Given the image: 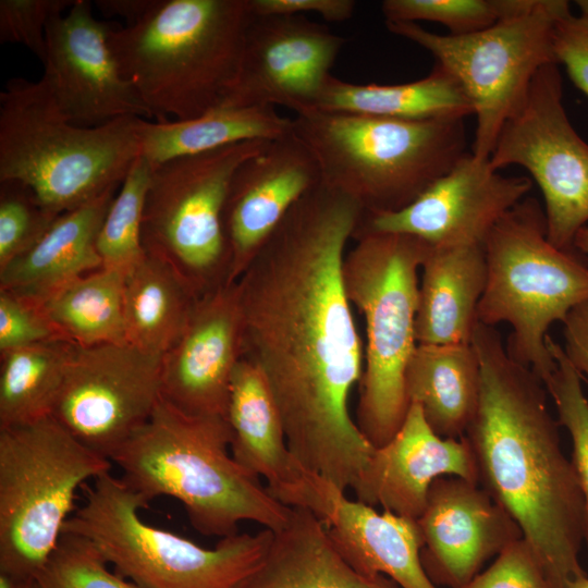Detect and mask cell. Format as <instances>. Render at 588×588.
Listing matches in <instances>:
<instances>
[{
  "mask_svg": "<svg viewBox=\"0 0 588 588\" xmlns=\"http://www.w3.org/2000/svg\"><path fill=\"white\" fill-rule=\"evenodd\" d=\"M293 119L272 107H218L198 118L163 122L143 119L138 127L140 157L156 167L246 140H270L292 132Z\"/></svg>",
  "mask_w": 588,
  "mask_h": 588,
  "instance_id": "cell-28",
  "label": "cell"
},
{
  "mask_svg": "<svg viewBox=\"0 0 588 588\" xmlns=\"http://www.w3.org/2000/svg\"><path fill=\"white\" fill-rule=\"evenodd\" d=\"M73 346L58 340L1 353L0 429L51 416Z\"/></svg>",
  "mask_w": 588,
  "mask_h": 588,
  "instance_id": "cell-32",
  "label": "cell"
},
{
  "mask_svg": "<svg viewBox=\"0 0 588 588\" xmlns=\"http://www.w3.org/2000/svg\"><path fill=\"white\" fill-rule=\"evenodd\" d=\"M143 119L95 127L62 113L44 81L13 77L0 93V180H17L61 215L119 187L140 155Z\"/></svg>",
  "mask_w": 588,
  "mask_h": 588,
  "instance_id": "cell-5",
  "label": "cell"
},
{
  "mask_svg": "<svg viewBox=\"0 0 588 588\" xmlns=\"http://www.w3.org/2000/svg\"><path fill=\"white\" fill-rule=\"evenodd\" d=\"M230 445L226 418L187 414L161 395L148 420L110 461L147 503L163 495L180 501L203 535L233 536L242 522L280 530L291 507L233 458Z\"/></svg>",
  "mask_w": 588,
  "mask_h": 588,
  "instance_id": "cell-3",
  "label": "cell"
},
{
  "mask_svg": "<svg viewBox=\"0 0 588 588\" xmlns=\"http://www.w3.org/2000/svg\"><path fill=\"white\" fill-rule=\"evenodd\" d=\"M22 584L11 575L0 572V588H21Z\"/></svg>",
  "mask_w": 588,
  "mask_h": 588,
  "instance_id": "cell-46",
  "label": "cell"
},
{
  "mask_svg": "<svg viewBox=\"0 0 588 588\" xmlns=\"http://www.w3.org/2000/svg\"><path fill=\"white\" fill-rule=\"evenodd\" d=\"M108 561L88 538L63 532L34 580L39 588H139L108 568Z\"/></svg>",
  "mask_w": 588,
  "mask_h": 588,
  "instance_id": "cell-36",
  "label": "cell"
},
{
  "mask_svg": "<svg viewBox=\"0 0 588 588\" xmlns=\"http://www.w3.org/2000/svg\"><path fill=\"white\" fill-rule=\"evenodd\" d=\"M196 298L173 267L145 250L124 273L125 342L164 355L181 336Z\"/></svg>",
  "mask_w": 588,
  "mask_h": 588,
  "instance_id": "cell-29",
  "label": "cell"
},
{
  "mask_svg": "<svg viewBox=\"0 0 588 588\" xmlns=\"http://www.w3.org/2000/svg\"><path fill=\"white\" fill-rule=\"evenodd\" d=\"M124 272L100 268L38 303L60 336L79 346L124 343Z\"/></svg>",
  "mask_w": 588,
  "mask_h": 588,
  "instance_id": "cell-31",
  "label": "cell"
},
{
  "mask_svg": "<svg viewBox=\"0 0 588 588\" xmlns=\"http://www.w3.org/2000/svg\"><path fill=\"white\" fill-rule=\"evenodd\" d=\"M483 249L487 281L477 321L509 323V356L546 383L555 368L546 343L548 330L588 301V265L579 252L559 249L548 241L544 210L530 196L494 224Z\"/></svg>",
  "mask_w": 588,
  "mask_h": 588,
  "instance_id": "cell-8",
  "label": "cell"
},
{
  "mask_svg": "<svg viewBox=\"0 0 588 588\" xmlns=\"http://www.w3.org/2000/svg\"><path fill=\"white\" fill-rule=\"evenodd\" d=\"M345 38L305 15H254L236 77L220 107L315 111Z\"/></svg>",
  "mask_w": 588,
  "mask_h": 588,
  "instance_id": "cell-15",
  "label": "cell"
},
{
  "mask_svg": "<svg viewBox=\"0 0 588 588\" xmlns=\"http://www.w3.org/2000/svg\"><path fill=\"white\" fill-rule=\"evenodd\" d=\"M52 416L0 429V572L34 579L56 549L78 488L110 471Z\"/></svg>",
  "mask_w": 588,
  "mask_h": 588,
  "instance_id": "cell-10",
  "label": "cell"
},
{
  "mask_svg": "<svg viewBox=\"0 0 588 588\" xmlns=\"http://www.w3.org/2000/svg\"><path fill=\"white\" fill-rule=\"evenodd\" d=\"M443 476L479 483L471 446L465 436L453 439L434 433L419 406L412 403L397 432L375 448L351 490L364 504L416 520L431 485Z\"/></svg>",
  "mask_w": 588,
  "mask_h": 588,
  "instance_id": "cell-22",
  "label": "cell"
},
{
  "mask_svg": "<svg viewBox=\"0 0 588 588\" xmlns=\"http://www.w3.org/2000/svg\"><path fill=\"white\" fill-rule=\"evenodd\" d=\"M267 142H240L151 168L143 246L173 267L196 297L226 284L230 247L223 213L230 183Z\"/></svg>",
  "mask_w": 588,
  "mask_h": 588,
  "instance_id": "cell-11",
  "label": "cell"
},
{
  "mask_svg": "<svg viewBox=\"0 0 588 588\" xmlns=\"http://www.w3.org/2000/svg\"><path fill=\"white\" fill-rule=\"evenodd\" d=\"M558 65L548 63L536 73L489 161L497 171L517 164L530 173L543 196L548 241L575 252V236L588 222V144L564 109Z\"/></svg>",
  "mask_w": 588,
  "mask_h": 588,
  "instance_id": "cell-13",
  "label": "cell"
},
{
  "mask_svg": "<svg viewBox=\"0 0 588 588\" xmlns=\"http://www.w3.org/2000/svg\"><path fill=\"white\" fill-rule=\"evenodd\" d=\"M158 0H97L96 5L107 16H120L133 25L156 7Z\"/></svg>",
  "mask_w": 588,
  "mask_h": 588,
  "instance_id": "cell-44",
  "label": "cell"
},
{
  "mask_svg": "<svg viewBox=\"0 0 588 588\" xmlns=\"http://www.w3.org/2000/svg\"><path fill=\"white\" fill-rule=\"evenodd\" d=\"M275 499L316 515L339 552L358 572L385 576L400 588H438L421 562L416 520L351 500L332 482L305 468Z\"/></svg>",
  "mask_w": 588,
  "mask_h": 588,
  "instance_id": "cell-18",
  "label": "cell"
},
{
  "mask_svg": "<svg viewBox=\"0 0 588 588\" xmlns=\"http://www.w3.org/2000/svg\"><path fill=\"white\" fill-rule=\"evenodd\" d=\"M147 502L110 471L86 488L63 532L91 540L115 573L139 588H241L262 562L273 531L221 538L208 549L139 516Z\"/></svg>",
  "mask_w": 588,
  "mask_h": 588,
  "instance_id": "cell-9",
  "label": "cell"
},
{
  "mask_svg": "<svg viewBox=\"0 0 588 588\" xmlns=\"http://www.w3.org/2000/svg\"><path fill=\"white\" fill-rule=\"evenodd\" d=\"M151 167L138 157L119 187L102 222L97 252L102 267L126 272L145 255L142 226Z\"/></svg>",
  "mask_w": 588,
  "mask_h": 588,
  "instance_id": "cell-33",
  "label": "cell"
},
{
  "mask_svg": "<svg viewBox=\"0 0 588 588\" xmlns=\"http://www.w3.org/2000/svg\"><path fill=\"white\" fill-rule=\"evenodd\" d=\"M21 588H39L34 579L27 580L22 584Z\"/></svg>",
  "mask_w": 588,
  "mask_h": 588,
  "instance_id": "cell-49",
  "label": "cell"
},
{
  "mask_svg": "<svg viewBox=\"0 0 588 588\" xmlns=\"http://www.w3.org/2000/svg\"><path fill=\"white\" fill-rule=\"evenodd\" d=\"M252 17L249 0H158L139 22L111 28L108 44L156 121L189 120L224 101Z\"/></svg>",
  "mask_w": 588,
  "mask_h": 588,
  "instance_id": "cell-4",
  "label": "cell"
},
{
  "mask_svg": "<svg viewBox=\"0 0 588 588\" xmlns=\"http://www.w3.org/2000/svg\"><path fill=\"white\" fill-rule=\"evenodd\" d=\"M75 0H1L0 42L19 44L42 63L46 59V27L52 16L69 10Z\"/></svg>",
  "mask_w": 588,
  "mask_h": 588,
  "instance_id": "cell-38",
  "label": "cell"
},
{
  "mask_svg": "<svg viewBox=\"0 0 588 588\" xmlns=\"http://www.w3.org/2000/svg\"><path fill=\"white\" fill-rule=\"evenodd\" d=\"M481 383L473 344H417L405 371L409 404L442 438L465 436L477 411Z\"/></svg>",
  "mask_w": 588,
  "mask_h": 588,
  "instance_id": "cell-27",
  "label": "cell"
},
{
  "mask_svg": "<svg viewBox=\"0 0 588 588\" xmlns=\"http://www.w3.org/2000/svg\"><path fill=\"white\" fill-rule=\"evenodd\" d=\"M119 187L59 215L35 245L0 269V289L38 304L100 269L97 238Z\"/></svg>",
  "mask_w": 588,
  "mask_h": 588,
  "instance_id": "cell-23",
  "label": "cell"
},
{
  "mask_svg": "<svg viewBox=\"0 0 588 588\" xmlns=\"http://www.w3.org/2000/svg\"><path fill=\"white\" fill-rule=\"evenodd\" d=\"M552 50L573 84L588 96V17L571 12L558 19L552 32Z\"/></svg>",
  "mask_w": 588,
  "mask_h": 588,
  "instance_id": "cell-41",
  "label": "cell"
},
{
  "mask_svg": "<svg viewBox=\"0 0 588 588\" xmlns=\"http://www.w3.org/2000/svg\"><path fill=\"white\" fill-rule=\"evenodd\" d=\"M249 4L258 16L315 13L332 23L350 20L356 8L353 0H249Z\"/></svg>",
  "mask_w": 588,
  "mask_h": 588,
  "instance_id": "cell-42",
  "label": "cell"
},
{
  "mask_svg": "<svg viewBox=\"0 0 588 588\" xmlns=\"http://www.w3.org/2000/svg\"><path fill=\"white\" fill-rule=\"evenodd\" d=\"M420 269L417 344H470L487 281L483 245H428Z\"/></svg>",
  "mask_w": 588,
  "mask_h": 588,
  "instance_id": "cell-24",
  "label": "cell"
},
{
  "mask_svg": "<svg viewBox=\"0 0 588 588\" xmlns=\"http://www.w3.org/2000/svg\"><path fill=\"white\" fill-rule=\"evenodd\" d=\"M531 186V179L502 175L489 160L468 152L408 206L365 213L354 236L400 233L429 246L483 245L494 224Z\"/></svg>",
  "mask_w": 588,
  "mask_h": 588,
  "instance_id": "cell-17",
  "label": "cell"
},
{
  "mask_svg": "<svg viewBox=\"0 0 588 588\" xmlns=\"http://www.w3.org/2000/svg\"><path fill=\"white\" fill-rule=\"evenodd\" d=\"M461 588H552L536 552L525 538L507 544L493 563Z\"/></svg>",
  "mask_w": 588,
  "mask_h": 588,
  "instance_id": "cell-39",
  "label": "cell"
},
{
  "mask_svg": "<svg viewBox=\"0 0 588 588\" xmlns=\"http://www.w3.org/2000/svg\"><path fill=\"white\" fill-rule=\"evenodd\" d=\"M354 237L356 245L343 261V282L366 334L355 421L379 448L397 432L409 408L405 371L417 345L418 271L428 244L400 233Z\"/></svg>",
  "mask_w": 588,
  "mask_h": 588,
  "instance_id": "cell-7",
  "label": "cell"
},
{
  "mask_svg": "<svg viewBox=\"0 0 588 588\" xmlns=\"http://www.w3.org/2000/svg\"><path fill=\"white\" fill-rule=\"evenodd\" d=\"M421 562L437 585L461 588L507 544L523 538L512 516L479 485L443 476L416 519Z\"/></svg>",
  "mask_w": 588,
  "mask_h": 588,
  "instance_id": "cell-20",
  "label": "cell"
},
{
  "mask_svg": "<svg viewBox=\"0 0 588 588\" xmlns=\"http://www.w3.org/2000/svg\"><path fill=\"white\" fill-rule=\"evenodd\" d=\"M315 111L403 120L474 114L460 83L437 63L428 76L394 85L356 84L332 76Z\"/></svg>",
  "mask_w": 588,
  "mask_h": 588,
  "instance_id": "cell-30",
  "label": "cell"
},
{
  "mask_svg": "<svg viewBox=\"0 0 588 588\" xmlns=\"http://www.w3.org/2000/svg\"><path fill=\"white\" fill-rule=\"evenodd\" d=\"M574 247L581 255L588 256V225L581 228L576 234Z\"/></svg>",
  "mask_w": 588,
  "mask_h": 588,
  "instance_id": "cell-45",
  "label": "cell"
},
{
  "mask_svg": "<svg viewBox=\"0 0 588 588\" xmlns=\"http://www.w3.org/2000/svg\"><path fill=\"white\" fill-rule=\"evenodd\" d=\"M362 206L322 182L289 211L235 282L244 354L262 373L289 449L346 492L375 448L350 412L364 350L343 282Z\"/></svg>",
  "mask_w": 588,
  "mask_h": 588,
  "instance_id": "cell-1",
  "label": "cell"
},
{
  "mask_svg": "<svg viewBox=\"0 0 588 588\" xmlns=\"http://www.w3.org/2000/svg\"><path fill=\"white\" fill-rule=\"evenodd\" d=\"M58 340L37 303L0 289V353Z\"/></svg>",
  "mask_w": 588,
  "mask_h": 588,
  "instance_id": "cell-40",
  "label": "cell"
},
{
  "mask_svg": "<svg viewBox=\"0 0 588 588\" xmlns=\"http://www.w3.org/2000/svg\"><path fill=\"white\" fill-rule=\"evenodd\" d=\"M536 4L537 0H384L381 11L385 22L428 21L462 36L526 13Z\"/></svg>",
  "mask_w": 588,
  "mask_h": 588,
  "instance_id": "cell-34",
  "label": "cell"
},
{
  "mask_svg": "<svg viewBox=\"0 0 588 588\" xmlns=\"http://www.w3.org/2000/svg\"><path fill=\"white\" fill-rule=\"evenodd\" d=\"M320 183L319 164L293 128L237 168L223 213L230 247L226 284L241 278L289 211Z\"/></svg>",
  "mask_w": 588,
  "mask_h": 588,
  "instance_id": "cell-19",
  "label": "cell"
},
{
  "mask_svg": "<svg viewBox=\"0 0 588 588\" xmlns=\"http://www.w3.org/2000/svg\"><path fill=\"white\" fill-rule=\"evenodd\" d=\"M566 588H588V576L587 574L573 580Z\"/></svg>",
  "mask_w": 588,
  "mask_h": 588,
  "instance_id": "cell-47",
  "label": "cell"
},
{
  "mask_svg": "<svg viewBox=\"0 0 588 588\" xmlns=\"http://www.w3.org/2000/svg\"><path fill=\"white\" fill-rule=\"evenodd\" d=\"M576 4L580 10V15L588 17V0L576 1Z\"/></svg>",
  "mask_w": 588,
  "mask_h": 588,
  "instance_id": "cell-48",
  "label": "cell"
},
{
  "mask_svg": "<svg viewBox=\"0 0 588 588\" xmlns=\"http://www.w3.org/2000/svg\"><path fill=\"white\" fill-rule=\"evenodd\" d=\"M241 588H400L385 576H368L339 552L324 524L311 512L291 507L274 531L258 568Z\"/></svg>",
  "mask_w": 588,
  "mask_h": 588,
  "instance_id": "cell-25",
  "label": "cell"
},
{
  "mask_svg": "<svg viewBox=\"0 0 588 588\" xmlns=\"http://www.w3.org/2000/svg\"><path fill=\"white\" fill-rule=\"evenodd\" d=\"M547 346L555 362L550 379L544 383L558 413V421L572 440L574 466L585 506V542L588 549V400L580 376L568 362L563 347L550 335Z\"/></svg>",
  "mask_w": 588,
  "mask_h": 588,
  "instance_id": "cell-35",
  "label": "cell"
},
{
  "mask_svg": "<svg viewBox=\"0 0 588 588\" xmlns=\"http://www.w3.org/2000/svg\"><path fill=\"white\" fill-rule=\"evenodd\" d=\"M564 353L579 376L588 382V301L573 307L564 320Z\"/></svg>",
  "mask_w": 588,
  "mask_h": 588,
  "instance_id": "cell-43",
  "label": "cell"
},
{
  "mask_svg": "<svg viewBox=\"0 0 588 588\" xmlns=\"http://www.w3.org/2000/svg\"><path fill=\"white\" fill-rule=\"evenodd\" d=\"M111 28L95 17L86 0H75L65 14L52 16L46 27L41 79L75 125L95 127L123 117L155 119L120 72L108 44Z\"/></svg>",
  "mask_w": 588,
  "mask_h": 588,
  "instance_id": "cell-16",
  "label": "cell"
},
{
  "mask_svg": "<svg viewBox=\"0 0 588 588\" xmlns=\"http://www.w3.org/2000/svg\"><path fill=\"white\" fill-rule=\"evenodd\" d=\"M569 12L567 1L538 0L526 13L462 36L434 34L414 22L385 25L392 34L429 51L456 78L476 115L470 152L489 160L503 125L522 106L536 73L556 63L553 26Z\"/></svg>",
  "mask_w": 588,
  "mask_h": 588,
  "instance_id": "cell-12",
  "label": "cell"
},
{
  "mask_svg": "<svg viewBox=\"0 0 588 588\" xmlns=\"http://www.w3.org/2000/svg\"><path fill=\"white\" fill-rule=\"evenodd\" d=\"M243 336L236 283L197 297L181 336L163 355L162 397L191 415L225 418Z\"/></svg>",
  "mask_w": 588,
  "mask_h": 588,
  "instance_id": "cell-21",
  "label": "cell"
},
{
  "mask_svg": "<svg viewBox=\"0 0 588 588\" xmlns=\"http://www.w3.org/2000/svg\"><path fill=\"white\" fill-rule=\"evenodd\" d=\"M464 119L311 111L293 118V132L315 156L323 184L365 213H379L408 206L468 154Z\"/></svg>",
  "mask_w": 588,
  "mask_h": 588,
  "instance_id": "cell-6",
  "label": "cell"
},
{
  "mask_svg": "<svg viewBox=\"0 0 588 588\" xmlns=\"http://www.w3.org/2000/svg\"><path fill=\"white\" fill-rule=\"evenodd\" d=\"M162 362L163 355L126 342L74 344L51 416L110 460L160 400Z\"/></svg>",
  "mask_w": 588,
  "mask_h": 588,
  "instance_id": "cell-14",
  "label": "cell"
},
{
  "mask_svg": "<svg viewBox=\"0 0 588 588\" xmlns=\"http://www.w3.org/2000/svg\"><path fill=\"white\" fill-rule=\"evenodd\" d=\"M471 344L481 368L477 411L465 437L479 485L512 516L552 588L585 575V506L562 449L543 381L512 359L495 327L476 322Z\"/></svg>",
  "mask_w": 588,
  "mask_h": 588,
  "instance_id": "cell-2",
  "label": "cell"
},
{
  "mask_svg": "<svg viewBox=\"0 0 588 588\" xmlns=\"http://www.w3.org/2000/svg\"><path fill=\"white\" fill-rule=\"evenodd\" d=\"M58 216L23 182L0 180V269L35 245Z\"/></svg>",
  "mask_w": 588,
  "mask_h": 588,
  "instance_id": "cell-37",
  "label": "cell"
},
{
  "mask_svg": "<svg viewBox=\"0 0 588 588\" xmlns=\"http://www.w3.org/2000/svg\"><path fill=\"white\" fill-rule=\"evenodd\" d=\"M225 418L233 458L252 475L265 478L273 498L297 481L304 467L289 449L279 408L262 373L245 357L233 370Z\"/></svg>",
  "mask_w": 588,
  "mask_h": 588,
  "instance_id": "cell-26",
  "label": "cell"
}]
</instances>
